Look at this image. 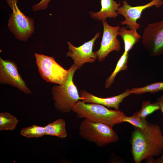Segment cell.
Here are the masks:
<instances>
[{
    "label": "cell",
    "mask_w": 163,
    "mask_h": 163,
    "mask_svg": "<svg viewBox=\"0 0 163 163\" xmlns=\"http://www.w3.org/2000/svg\"><path fill=\"white\" fill-rule=\"evenodd\" d=\"M131 144V152L136 163L159 155L163 150V135L160 127L149 123L143 129L135 127Z\"/></svg>",
    "instance_id": "6da1fadb"
},
{
    "label": "cell",
    "mask_w": 163,
    "mask_h": 163,
    "mask_svg": "<svg viewBox=\"0 0 163 163\" xmlns=\"http://www.w3.org/2000/svg\"><path fill=\"white\" fill-rule=\"evenodd\" d=\"M72 111L79 118L103 123L112 127L115 125L123 122L125 115L118 109L109 110L99 104L86 103L79 101L74 106Z\"/></svg>",
    "instance_id": "7a4b0ae2"
},
{
    "label": "cell",
    "mask_w": 163,
    "mask_h": 163,
    "mask_svg": "<svg viewBox=\"0 0 163 163\" xmlns=\"http://www.w3.org/2000/svg\"><path fill=\"white\" fill-rule=\"evenodd\" d=\"M78 69L73 64L68 70V76L64 83L52 88L51 94L54 107L59 112H70L77 102L82 100L73 81L74 74Z\"/></svg>",
    "instance_id": "3957f363"
},
{
    "label": "cell",
    "mask_w": 163,
    "mask_h": 163,
    "mask_svg": "<svg viewBox=\"0 0 163 163\" xmlns=\"http://www.w3.org/2000/svg\"><path fill=\"white\" fill-rule=\"evenodd\" d=\"M112 128L103 123L84 119L80 124L78 134L86 140L102 147L118 140V135Z\"/></svg>",
    "instance_id": "277c9868"
},
{
    "label": "cell",
    "mask_w": 163,
    "mask_h": 163,
    "mask_svg": "<svg viewBox=\"0 0 163 163\" xmlns=\"http://www.w3.org/2000/svg\"><path fill=\"white\" fill-rule=\"evenodd\" d=\"M12 11L9 14L8 28L18 40L26 41L34 31V21L21 11L18 6V0H6Z\"/></svg>",
    "instance_id": "5b68a950"
},
{
    "label": "cell",
    "mask_w": 163,
    "mask_h": 163,
    "mask_svg": "<svg viewBox=\"0 0 163 163\" xmlns=\"http://www.w3.org/2000/svg\"><path fill=\"white\" fill-rule=\"evenodd\" d=\"M34 56L38 72L43 80L59 85L64 83L68 70L58 63L53 57L37 53L34 54Z\"/></svg>",
    "instance_id": "8992f818"
},
{
    "label": "cell",
    "mask_w": 163,
    "mask_h": 163,
    "mask_svg": "<svg viewBox=\"0 0 163 163\" xmlns=\"http://www.w3.org/2000/svg\"><path fill=\"white\" fill-rule=\"evenodd\" d=\"M141 38L144 47L150 56L163 55V20L148 24Z\"/></svg>",
    "instance_id": "52a82bcc"
},
{
    "label": "cell",
    "mask_w": 163,
    "mask_h": 163,
    "mask_svg": "<svg viewBox=\"0 0 163 163\" xmlns=\"http://www.w3.org/2000/svg\"><path fill=\"white\" fill-rule=\"evenodd\" d=\"M0 83L17 88L26 94L32 93L19 74L17 64L9 59L0 57Z\"/></svg>",
    "instance_id": "ba28073f"
},
{
    "label": "cell",
    "mask_w": 163,
    "mask_h": 163,
    "mask_svg": "<svg viewBox=\"0 0 163 163\" xmlns=\"http://www.w3.org/2000/svg\"><path fill=\"white\" fill-rule=\"evenodd\" d=\"M103 33L100 49L94 53L99 61H103L111 52H119L121 49L120 42L117 38L118 35L119 26H112L106 20L102 21Z\"/></svg>",
    "instance_id": "9c48e42d"
},
{
    "label": "cell",
    "mask_w": 163,
    "mask_h": 163,
    "mask_svg": "<svg viewBox=\"0 0 163 163\" xmlns=\"http://www.w3.org/2000/svg\"><path fill=\"white\" fill-rule=\"evenodd\" d=\"M122 2L123 5L119 7L117 12L125 18L124 20L120 22L121 24L126 25L129 29L135 27L138 29L139 28L140 25L136 21L140 18L144 10L153 6L158 8L163 4V0H152L145 5L135 7L129 5L126 1Z\"/></svg>",
    "instance_id": "30bf717a"
},
{
    "label": "cell",
    "mask_w": 163,
    "mask_h": 163,
    "mask_svg": "<svg viewBox=\"0 0 163 163\" xmlns=\"http://www.w3.org/2000/svg\"><path fill=\"white\" fill-rule=\"evenodd\" d=\"M100 34L99 32L97 33L92 39L78 47L74 46L69 42H67L69 50L66 56L72 59L74 64L78 69L84 63L94 62L97 58V56L92 50L94 42L99 37Z\"/></svg>",
    "instance_id": "8fae6325"
},
{
    "label": "cell",
    "mask_w": 163,
    "mask_h": 163,
    "mask_svg": "<svg viewBox=\"0 0 163 163\" xmlns=\"http://www.w3.org/2000/svg\"><path fill=\"white\" fill-rule=\"evenodd\" d=\"M130 94V89H127L118 95L108 98L96 97L85 90L80 91V95L82 98V101L85 103L99 104L109 108L118 109L123 99Z\"/></svg>",
    "instance_id": "7c38bea8"
},
{
    "label": "cell",
    "mask_w": 163,
    "mask_h": 163,
    "mask_svg": "<svg viewBox=\"0 0 163 163\" xmlns=\"http://www.w3.org/2000/svg\"><path fill=\"white\" fill-rule=\"evenodd\" d=\"M101 9L97 12L90 11L91 17L99 21L106 20L107 18H115L118 14L117 12L121 6L120 3H117L114 0H101Z\"/></svg>",
    "instance_id": "4fadbf2b"
},
{
    "label": "cell",
    "mask_w": 163,
    "mask_h": 163,
    "mask_svg": "<svg viewBox=\"0 0 163 163\" xmlns=\"http://www.w3.org/2000/svg\"><path fill=\"white\" fill-rule=\"evenodd\" d=\"M136 28L129 30L125 27H121L118 30V35L122 38L124 43V51L128 52L141 38L138 33Z\"/></svg>",
    "instance_id": "5bb4252c"
},
{
    "label": "cell",
    "mask_w": 163,
    "mask_h": 163,
    "mask_svg": "<svg viewBox=\"0 0 163 163\" xmlns=\"http://www.w3.org/2000/svg\"><path fill=\"white\" fill-rule=\"evenodd\" d=\"M46 135L57 136L64 138L67 136L64 119L59 118L45 127Z\"/></svg>",
    "instance_id": "9a60e30c"
},
{
    "label": "cell",
    "mask_w": 163,
    "mask_h": 163,
    "mask_svg": "<svg viewBox=\"0 0 163 163\" xmlns=\"http://www.w3.org/2000/svg\"><path fill=\"white\" fill-rule=\"evenodd\" d=\"M128 52H124L117 64L116 68L109 77L106 79L105 86L106 88H110L113 83L115 78L120 72L125 70L128 68Z\"/></svg>",
    "instance_id": "2e32d148"
},
{
    "label": "cell",
    "mask_w": 163,
    "mask_h": 163,
    "mask_svg": "<svg viewBox=\"0 0 163 163\" xmlns=\"http://www.w3.org/2000/svg\"><path fill=\"white\" fill-rule=\"evenodd\" d=\"M17 118L7 112L0 113V131L14 130L18 123Z\"/></svg>",
    "instance_id": "e0dca14e"
},
{
    "label": "cell",
    "mask_w": 163,
    "mask_h": 163,
    "mask_svg": "<svg viewBox=\"0 0 163 163\" xmlns=\"http://www.w3.org/2000/svg\"><path fill=\"white\" fill-rule=\"evenodd\" d=\"M163 91V82H156L142 87L130 89L131 94H140L146 93L154 94Z\"/></svg>",
    "instance_id": "ac0fdd59"
},
{
    "label": "cell",
    "mask_w": 163,
    "mask_h": 163,
    "mask_svg": "<svg viewBox=\"0 0 163 163\" xmlns=\"http://www.w3.org/2000/svg\"><path fill=\"white\" fill-rule=\"evenodd\" d=\"M20 133L22 136L27 138H39L46 135L44 127L35 125L22 129Z\"/></svg>",
    "instance_id": "d6986e66"
},
{
    "label": "cell",
    "mask_w": 163,
    "mask_h": 163,
    "mask_svg": "<svg viewBox=\"0 0 163 163\" xmlns=\"http://www.w3.org/2000/svg\"><path fill=\"white\" fill-rule=\"evenodd\" d=\"M158 110L160 107L156 101L151 103L149 101H143L140 110L135 113L139 117L145 118L149 114Z\"/></svg>",
    "instance_id": "ffe728a7"
},
{
    "label": "cell",
    "mask_w": 163,
    "mask_h": 163,
    "mask_svg": "<svg viewBox=\"0 0 163 163\" xmlns=\"http://www.w3.org/2000/svg\"><path fill=\"white\" fill-rule=\"evenodd\" d=\"M123 122L129 123L134 127L141 129H143L146 127L149 123L145 118L139 117L135 113L131 116H125L123 119Z\"/></svg>",
    "instance_id": "44dd1931"
},
{
    "label": "cell",
    "mask_w": 163,
    "mask_h": 163,
    "mask_svg": "<svg viewBox=\"0 0 163 163\" xmlns=\"http://www.w3.org/2000/svg\"><path fill=\"white\" fill-rule=\"evenodd\" d=\"M51 0H41L39 3L33 5L32 7L33 11L44 10L48 7L49 2Z\"/></svg>",
    "instance_id": "7402d4cb"
},
{
    "label": "cell",
    "mask_w": 163,
    "mask_h": 163,
    "mask_svg": "<svg viewBox=\"0 0 163 163\" xmlns=\"http://www.w3.org/2000/svg\"><path fill=\"white\" fill-rule=\"evenodd\" d=\"M160 107V110L163 114V94L157 99L156 101Z\"/></svg>",
    "instance_id": "603a6c76"
},
{
    "label": "cell",
    "mask_w": 163,
    "mask_h": 163,
    "mask_svg": "<svg viewBox=\"0 0 163 163\" xmlns=\"http://www.w3.org/2000/svg\"><path fill=\"white\" fill-rule=\"evenodd\" d=\"M161 154L162 155L161 157L158 159L157 161H156V162L163 163V150L162 151Z\"/></svg>",
    "instance_id": "cb8c5ba5"
}]
</instances>
